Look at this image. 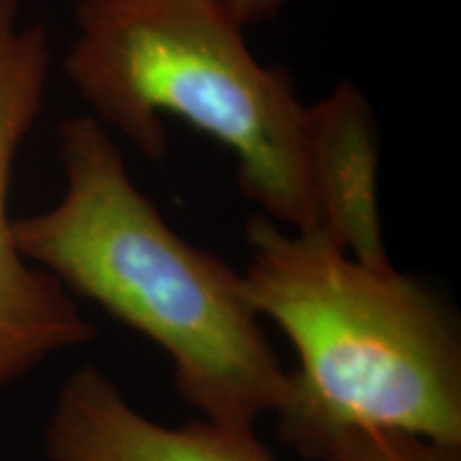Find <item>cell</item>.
<instances>
[{"label":"cell","mask_w":461,"mask_h":461,"mask_svg":"<svg viewBox=\"0 0 461 461\" xmlns=\"http://www.w3.org/2000/svg\"><path fill=\"white\" fill-rule=\"evenodd\" d=\"M51 48L20 0H0V395L62 350L96 338L71 293L22 255L9 216L14 163L41 113Z\"/></svg>","instance_id":"4"},{"label":"cell","mask_w":461,"mask_h":461,"mask_svg":"<svg viewBox=\"0 0 461 461\" xmlns=\"http://www.w3.org/2000/svg\"><path fill=\"white\" fill-rule=\"evenodd\" d=\"M218 3H222L224 9L246 28L274 20L286 0H218Z\"/></svg>","instance_id":"8"},{"label":"cell","mask_w":461,"mask_h":461,"mask_svg":"<svg viewBox=\"0 0 461 461\" xmlns=\"http://www.w3.org/2000/svg\"><path fill=\"white\" fill-rule=\"evenodd\" d=\"M58 135L65 190L48 210L14 218L22 255L157 344L201 419L255 428L274 414L288 372L244 276L169 227L95 115L62 120Z\"/></svg>","instance_id":"1"},{"label":"cell","mask_w":461,"mask_h":461,"mask_svg":"<svg viewBox=\"0 0 461 461\" xmlns=\"http://www.w3.org/2000/svg\"><path fill=\"white\" fill-rule=\"evenodd\" d=\"M65 73L107 131L141 157L167 154L165 115L182 118L238 160L263 216L321 229L305 105L291 75L263 65L218 0H77Z\"/></svg>","instance_id":"3"},{"label":"cell","mask_w":461,"mask_h":461,"mask_svg":"<svg viewBox=\"0 0 461 461\" xmlns=\"http://www.w3.org/2000/svg\"><path fill=\"white\" fill-rule=\"evenodd\" d=\"M319 461H461V445L391 429H346Z\"/></svg>","instance_id":"7"},{"label":"cell","mask_w":461,"mask_h":461,"mask_svg":"<svg viewBox=\"0 0 461 461\" xmlns=\"http://www.w3.org/2000/svg\"><path fill=\"white\" fill-rule=\"evenodd\" d=\"M246 297L297 355L276 408L278 438L319 461L346 429L461 445V336L434 288L367 267L322 230L246 222Z\"/></svg>","instance_id":"2"},{"label":"cell","mask_w":461,"mask_h":461,"mask_svg":"<svg viewBox=\"0 0 461 461\" xmlns=\"http://www.w3.org/2000/svg\"><path fill=\"white\" fill-rule=\"evenodd\" d=\"M45 453L50 461H276L255 428L205 419L182 428L157 423L96 366L79 367L58 391Z\"/></svg>","instance_id":"5"},{"label":"cell","mask_w":461,"mask_h":461,"mask_svg":"<svg viewBox=\"0 0 461 461\" xmlns=\"http://www.w3.org/2000/svg\"><path fill=\"white\" fill-rule=\"evenodd\" d=\"M305 140L319 230L367 267H393L378 212L376 120L359 86L339 82L305 105Z\"/></svg>","instance_id":"6"}]
</instances>
